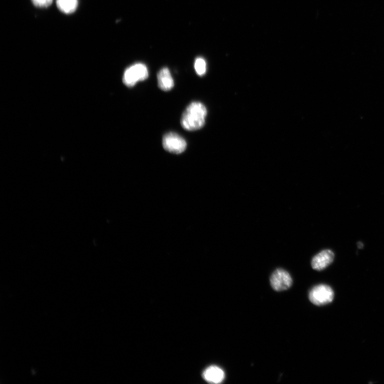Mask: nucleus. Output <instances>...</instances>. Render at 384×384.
Here are the masks:
<instances>
[{
	"label": "nucleus",
	"mask_w": 384,
	"mask_h": 384,
	"mask_svg": "<svg viewBox=\"0 0 384 384\" xmlns=\"http://www.w3.org/2000/svg\"><path fill=\"white\" fill-rule=\"evenodd\" d=\"M207 115V110L205 105L200 102H193L184 112L181 125L187 131L199 130L205 125Z\"/></svg>",
	"instance_id": "obj_1"
},
{
	"label": "nucleus",
	"mask_w": 384,
	"mask_h": 384,
	"mask_svg": "<svg viewBox=\"0 0 384 384\" xmlns=\"http://www.w3.org/2000/svg\"><path fill=\"white\" fill-rule=\"evenodd\" d=\"M148 77L149 71L146 65L142 63H137L125 71L123 82L126 86L133 87L138 82L144 81Z\"/></svg>",
	"instance_id": "obj_2"
},
{
	"label": "nucleus",
	"mask_w": 384,
	"mask_h": 384,
	"mask_svg": "<svg viewBox=\"0 0 384 384\" xmlns=\"http://www.w3.org/2000/svg\"><path fill=\"white\" fill-rule=\"evenodd\" d=\"M334 293L328 285L320 284L315 286L309 293V299L317 306L328 304L333 300Z\"/></svg>",
	"instance_id": "obj_3"
},
{
	"label": "nucleus",
	"mask_w": 384,
	"mask_h": 384,
	"mask_svg": "<svg viewBox=\"0 0 384 384\" xmlns=\"http://www.w3.org/2000/svg\"><path fill=\"white\" fill-rule=\"evenodd\" d=\"M162 144L165 150L176 154L184 152L187 147V143L184 139L174 133L166 134L163 138Z\"/></svg>",
	"instance_id": "obj_4"
},
{
	"label": "nucleus",
	"mask_w": 384,
	"mask_h": 384,
	"mask_svg": "<svg viewBox=\"0 0 384 384\" xmlns=\"http://www.w3.org/2000/svg\"><path fill=\"white\" fill-rule=\"evenodd\" d=\"M272 288L276 291L287 290L291 287L292 279L290 274L283 269H277L270 278Z\"/></svg>",
	"instance_id": "obj_5"
},
{
	"label": "nucleus",
	"mask_w": 384,
	"mask_h": 384,
	"mask_svg": "<svg viewBox=\"0 0 384 384\" xmlns=\"http://www.w3.org/2000/svg\"><path fill=\"white\" fill-rule=\"evenodd\" d=\"M333 252L330 250H324L313 257L312 266L315 270L322 271L332 263L334 259Z\"/></svg>",
	"instance_id": "obj_6"
},
{
	"label": "nucleus",
	"mask_w": 384,
	"mask_h": 384,
	"mask_svg": "<svg viewBox=\"0 0 384 384\" xmlns=\"http://www.w3.org/2000/svg\"><path fill=\"white\" fill-rule=\"evenodd\" d=\"M158 81L159 87L163 91H169L174 87V79L167 68H163L159 72Z\"/></svg>",
	"instance_id": "obj_7"
},
{
	"label": "nucleus",
	"mask_w": 384,
	"mask_h": 384,
	"mask_svg": "<svg viewBox=\"0 0 384 384\" xmlns=\"http://www.w3.org/2000/svg\"><path fill=\"white\" fill-rule=\"evenodd\" d=\"M203 376L209 382L219 383L224 380L225 373L219 367L213 365L208 367L204 371Z\"/></svg>",
	"instance_id": "obj_8"
},
{
	"label": "nucleus",
	"mask_w": 384,
	"mask_h": 384,
	"mask_svg": "<svg viewBox=\"0 0 384 384\" xmlns=\"http://www.w3.org/2000/svg\"><path fill=\"white\" fill-rule=\"evenodd\" d=\"M57 6L63 13L72 14L76 10L78 5V0H57Z\"/></svg>",
	"instance_id": "obj_9"
},
{
	"label": "nucleus",
	"mask_w": 384,
	"mask_h": 384,
	"mask_svg": "<svg viewBox=\"0 0 384 384\" xmlns=\"http://www.w3.org/2000/svg\"><path fill=\"white\" fill-rule=\"evenodd\" d=\"M194 68L196 72L199 76L205 75L207 70V64L205 60L202 58L196 59L194 63Z\"/></svg>",
	"instance_id": "obj_10"
},
{
	"label": "nucleus",
	"mask_w": 384,
	"mask_h": 384,
	"mask_svg": "<svg viewBox=\"0 0 384 384\" xmlns=\"http://www.w3.org/2000/svg\"><path fill=\"white\" fill-rule=\"evenodd\" d=\"M53 0H32L34 4L39 8H46L50 6Z\"/></svg>",
	"instance_id": "obj_11"
},
{
	"label": "nucleus",
	"mask_w": 384,
	"mask_h": 384,
	"mask_svg": "<svg viewBox=\"0 0 384 384\" xmlns=\"http://www.w3.org/2000/svg\"><path fill=\"white\" fill-rule=\"evenodd\" d=\"M357 245L359 248H361L363 247V244L361 242H358Z\"/></svg>",
	"instance_id": "obj_12"
}]
</instances>
